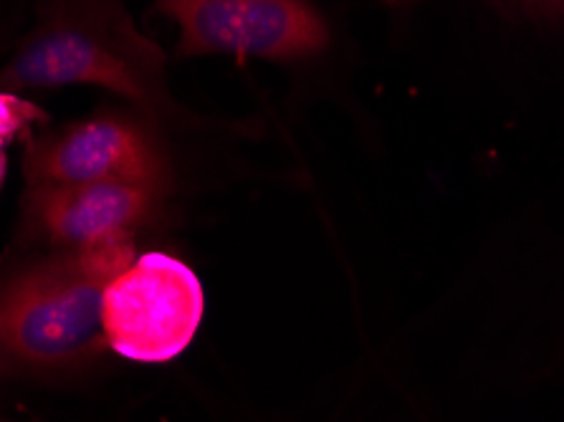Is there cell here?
<instances>
[{
  "mask_svg": "<svg viewBox=\"0 0 564 422\" xmlns=\"http://www.w3.org/2000/svg\"><path fill=\"white\" fill-rule=\"evenodd\" d=\"M158 11L177 25V56H256L299 62L322 54L329 25L296 0H170Z\"/></svg>",
  "mask_w": 564,
  "mask_h": 422,
  "instance_id": "3957f363",
  "label": "cell"
},
{
  "mask_svg": "<svg viewBox=\"0 0 564 422\" xmlns=\"http://www.w3.org/2000/svg\"><path fill=\"white\" fill-rule=\"evenodd\" d=\"M39 119H46V115L36 105L15 97V94L3 91V97H0V132H3V150H8V144H11L15 137H21L33 122H39Z\"/></svg>",
  "mask_w": 564,
  "mask_h": 422,
  "instance_id": "52a82bcc",
  "label": "cell"
},
{
  "mask_svg": "<svg viewBox=\"0 0 564 422\" xmlns=\"http://www.w3.org/2000/svg\"><path fill=\"white\" fill-rule=\"evenodd\" d=\"M72 84L115 91L155 119L183 115L167 91L165 54L117 3L41 6L36 29L3 72L8 94Z\"/></svg>",
  "mask_w": 564,
  "mask_h": 422,
  "instance_id": "6da1fadb",
  "label": "cell"
},
{
  "mask_svg": "<svg viewBox=\"0 0 564 422\" xmlns=\"http://www.w3.org/2000/svg\"><path fill=\"white\" fill-rule=\"evenodd\" d=\"M29 187H74L91 183H142L167 187V160L158 134L144 122L101 115L29 142Z\"/></svg>",
  "mask_w": 564,
  "mask_h": 422,
  "instance_id": "5b68a950",
  "label": "cell"
},
{
  "mask_svg": "<svg viewBox=\"0 0 564 422\" xmlns=\"http://www.w3.org/2000/svg\"><path fill=\"white\" fill-rule=\"evenodd\" d=\"M203 286L177 258L150 251L117 275L105 299L107 342L134 361L181 357L203 322Z\"/></svg>",
  "mask_w": 564,
  "mask_h": 422,
  "instance_id": "277c9868",
  "label": "cell"
},
{
  "mask_svg": "<svg viewBox=\"0 0 564 422\" xmlns=\"http://www.w3.org/2000/svg\"><path fill=\"white\" fill-rule=\"evenodd\" d=\"M162 193L165 187L142 183L29 187L25 223L33 236L64 251H76L115 238H132L158 213Z\"/></svg>",
  "mask_w": 564,
  "mask_h": 422,
  "instance_id": "8992f818",
  "label": "cell"
},
{
  "mask_svg": "<svg viewBox=\"0 0 564 422\" xmlns=\"http://www.w3.org/2000/svg\"><path fill=\"white\" fill-rule=\"evenodd\" d=\"M134 240L115 238L62 251L15 273L3 291V355L21 369L56 372L109 347L105 299L134 263Z\"/></svg>",
  "mask_w": 564,
  "mask_h": 422,
  "instance_id": "7a4b0ae2",
  "label": "cell"
}]
</instances>
